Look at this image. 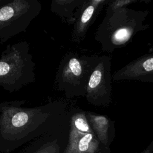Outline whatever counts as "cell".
Wrapping results in <instances>:
<instances>
[{"instance_id": "cell-4", "label": "cell", "mask_w": 153, "mask_h": 153, "mask_svg": "<svg viewBox=\"0 0 153 153\" xmlns=\"http://www.w3.org/2000/svg\"><path fill=\"white\" fill-rule=\"evenodd\" d=\"M99 56L66 53L60 62L54 87L68 98L85 97L87 84Z\"/></svg>"}, {"instance_id": "cell-7", "label": "cell", "mask_w": 153, "mask_h": 153, "mask_svg": "<svg viewBox=\"0 0 153 153\" xmlns=\"http://www.w3.org/2000/svg\"><path fill=\"white\" fill-rule=\"evenodd\" d=\"M64 153H110L104 148L92 129L72 128Z\"/></svg>"}, {"instance_id": "cell-3", "label": "cell", "mask_w": 153, "mask_h": 153, "mask_svg": "<svg viewBox=\"0 0 153 153\" xmlns=\"http://www.w3.org/2000/svg\"><path fill=\"white\" fill-rule=\"evenodd\" d=\"M35 64L25 41L8 44L0 56V87L13 93L36 80Z\"/></svg>"}, {"instance_id": "cell-8", "label": "cell", "mask_w": 153, "mask_h": 153, "mask_svg": "<svg viewBox=\"0 0 153 153\" xmlns=\"http://www.w3.org/2000/svg\"><path fill=\"white\" fill-rule=\"evenodd\" d=\"M112 80L153 82V53L142 56L118 69L112 75Z\"/></svg>"}, {"instance_id": "cell-1", "label": "cell", "mask_w": 153, "mask_h": 153, "mask_svg": "<svg viewBox=\"0 0 153 153\" xmlns=\"http://www.w3.org/2000/svg\"><path fill=\"white\" fill-rule=\"evenodd\" d=\"M25 100L0 103V136L19 140L47 131L70 121L72 109L63 101L55 100L33 108L23 107Z\"/></svg>"}, {"instance_id": "cell-2", "label": "cell", "mask_w": 153, "mask_h": 153, "mask_svg": "<svg viewBox=\"0 0 153 153\" xmlns=\"http://www.w3.org/2000/svg\"><path fill=\"white\" fill-rule=\"evenodd\" d=\"M148 14V10L127 7L106 11L94 39L103 51L111 53L128 44L136 33L149 28V25L145 22Z\"/></svg>"}, {"instance_id": "cell-12", "label": "cell", "mask_w": 153, "mask_h": 153, "mask_svg": "<svg viewBox=\"0 0 153 153\" xmlns=\"http://www.w3.org/2000/svg\"><path fill=\"white\" fill-rule=\"evenodd\" d=\"M137 2L136 0H117L109 1L107 4L106 11H115L117 10L126 7L127 5Z\"/></svg>"}, {"instance_id": "cell-5", "label": "cell", "mask_w": 153, "mask_h": 153, "mask_svg": "<svg viewBox=\"0 0 153 153\" xmlns=\"http://www.w3.org/2000/svg\"><path fill=\"white\" fill-rule=\"evenodd\" d=\"M41 10L38 0H5L0 5V44L25 32Z\"/></svg>"}, {"instance_id": "cell-15", "label": "cell", "mask_w": 153, "mask_h": 153, "mask_svg": "<svg viewBox=\"0 0 153 153\" xmlns=\"http://www.w3.org/2000/svg\"><path fill=\"white\" fill-rule=\"evenodd\" d=\"M4 1H5V0H0V5H1L2 4H3V3L4 2Z\"/></svg>"}, {"instance_id": "cell-6", "label": "cell", "mask_w": 153, "mask_h": 153, "mask_svg": "<svg viewBox=\"0 0 153 153\" xmlns=\"http://www.w3.org/2000/svg\"><path fill=\"white\" fill-rule=\"evenodd\" d=\"M111 58L109 56H99L90 75L85 99L96 106H107L112 101Z\"/></svg>"}, {"instance_id": "cell-9", "label": "cell", "mask_w": 153, "mask_h": 153, "mask_svg": "<svg viewBox=\"0 0 153 153\" xmlns=\"http://www.w3.org/2000/svg\"><path fill=\"white\" fill-rule=\"evenodd\" d=\"M108 1L106 0H84L80 14L74 25L71 32V39L73 42L80 43L84 40L88 29Z\"/></svg>"}, {"instance_id": "cell-11", "label": "cell", "mask_w": 153, "mask_h": 153, "mask_svg": "<svg viewBox=\"0 0 153 153\" xmlns=\"http://www.w3.org/2000/svg\"><path fill=\"white\" fill-rule=\"evenodd\" d=\"M84 0H53L51 11L68 25H74L81 11Z\"/></svg>"}, {"instance_id": "cell-14", "label": "cell", "mask_w": 153, "mask_h": 153, "mask_svg": "<svg viewBox=\"0 0 153 153\" xmlns=\"http://www.w3.org/2000/svg\"><path fill=\"white\" fill-rule=\"evenodd\" d=\"M139 153H153V140Z\"/></svg>"}, {"instance_id": "cell-10", "label": "cell", "mask_w": 153, "mask_h": 153, "mask_svg": "<svg viewBox=\"0 0 153 153\" xmlns=\"http://www.w3.org/2000/svg\"><path fill=\"white\" fill-rule=\"evenodd\" d=\"M87 120L101 145L110 150L115 136V122L106 115L85 111Z\"/></svg>"}, {"instance_id": "cell-13", "label": "cell", "mask_w": 153, "mask_h": 153, "mask_svg": "<svg viewBox=\"0 0 153 153\" xmlns=\"http://www.w3.org/2000/svg\"><path fill=\"white\" fill-rule=\"evenodd\" d=\"M55 141V140H54ZM49 143L46 146H44L43 149H41L36 153H56L57 150L56 148H57L56 142Z\"/></svg>"}]
</instances>
